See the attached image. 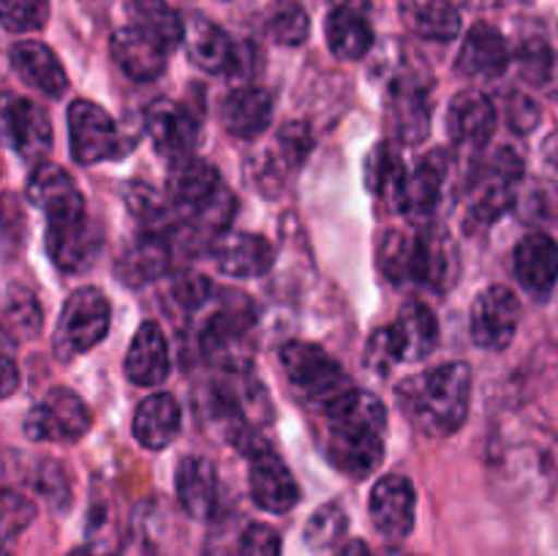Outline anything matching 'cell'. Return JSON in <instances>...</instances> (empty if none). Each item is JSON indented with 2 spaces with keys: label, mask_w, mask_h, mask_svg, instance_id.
Here are the masks:
<instances>
[{
  "label": "cell",
  "mask_w": 558,
  "mask_h": 556,
  "mask_svg": "<svg viewBox=\"0 0 558 556\" xmlns=\"http://www.w3.org/2000/svg\"><path fill=\"white\" fill-rule=\"evenodd\" d=\"M185 52L196 69L207 74H238L240 52L227 31L210 22L207 16L194 14L185 20Z\"/></svg>",
  "instance_id": "obj_17"
},
{
  "label": "cell",
  "mask_w": 558,
  "mask_h": 556,
  "mask_svg": "<svg viewBox=\"0 0 558 556\" xmlns=\"http://www.w3.org/2000/svg\"><path fill=\"white\" fill-rule=\"evenodd\" d=\"M5 556H11V554H5Z\"/></svg>",
  "instance_id": "obj_54"
},
{
  "label": "cell",
  "mask_w": 558,
  "mask_h": 556,
  "mask_svg": "<svg viewBox=\"0 0 558 556\" xmlns=\"http://www.w3.org/2000/svg\"><path fill=\"white\" fill-rule=\"evenodd\" d=\"M218 270L232 278H259L276 262L270 240L254 232H227L213 245Z\"/></svg>",
  "instance_id": "obj_24"
},
{
  "label": "cell",
  "mask_w": 558,
  "mask_h": 556,
  "mask_svg": "<svg viewBox=\"0 0 558 556\" xmlns=\"http://www.w3.org/2000/svg\"><path fill=\"white\" fill-rule=\"evenodd\" d=\"M327 418L325 456L341 474L363 480L385 461L387 409L374 392L354 390Z\"/></svg>",
  "instance_id": "obj_2"
},
{
  "label": "cell",
  "mask_w": 558,
  "mask_h": 556,
  "mask_svg": "<svg viewBox=\"0 0 558 556\" xmlns=\"http://www.w3.org/2000/svg\"><path fill=\"white\" fill-rule=\"evenodd\" d=\"M407 167H403L401 156H398L396 147H390L387 142L376 145L371 150V156L365 158V185L374 194V200L381 207H392V210H401V196L403 185H407Z\"/></svg>",
  "instance_id": "obj_33"
},
{
  "label": "cell",
  "mask_w": 558,
  "mask_h": 556,
  "mask_svg": "<svg viewBox=\"0 0 558 556\" xmlns=\"http://www.w3.org/2000/svg\"><path fill=\"white\" fill-rule=\"evenodd\" d=\"M41 305L31 289L11 283L5 289V333H16L20 338H36L41 333Z\"/></svg>",
  "instance_id": "obj_38"
},
{
  "label": "cell",
  "mask_w": 558,
  "mask_h": 556,
  "mask_svg": "<svg viewBox=\"0 0 558 556\" xmlns=\"http://www.w3.org/2000/svg\"><path fill=\"white\" fill-rule=\"evenodd\" d=\"M27 200L44 210L47 218H63L85 213V200L76 189L74 178L58 164H38L27 180Z\"/></svg>",
  "instance_id": "obj_26"
},
{
  "label": "cell",
  "mask_w": 558,
  "mask_h": 556,
  "mask_svg": "<svg viewBox=\"0 0 558 556\" xmlns=\"http://www.w3.org/2000/svg\"><path fill=\"white\" fill-rule=\"evenodd\" d=\"M281 365L294 390L305 398L308 407H314L322 414H330L357 390V385L341 368V363L316 343H287L281 349Z\"/></svg>",
  "instance_id": "obj_3"
},
{
  "label": "cell",
  "mask_w": 558,
  "mask_h": 556,
  "mask_svg": "<svg viewBox=\"0 0 558 556\" xmlns=\"http://www.w3.org/2000/svg\"><path fill=\"white\" fill-rule=\"evenodd\" d=\"M539 104L526 93H510L505 101V120L515 134H532L539 125Z\"/></svg>",
  "instance_id": "obj_45"
},
{
  "label": "cell",
  "mask_w": 558,
  "mask_h": 556,
  "mask_svg": "<svg viewBox=\"0 0 558 556\" xmlns=\"http://www.w3.org/2000/svg\"><path fill=\"white\" fill-rule=\"evenodd\" d=\"M447 169H450V158L445 150L420 158L414 172H409L407 185H403L401 210L398 213H403L417 227H430L436 207H439L441 189H445Z\"/></svg>",
  "instance_id": "obj_15"
},
{
  "label": "cell",
  "mask_w": 558,
  "mask_h": 556,
  "mask_svg": "<svg viewBox=\"0 0 558 556\" xmlns=\"http://www.w3.org/2000/svg\"><path fill=\"white\" fill-rule=\"evenodd\" d=\"M221 189V178L213 169V164L194 156L174 161L172 172L167 178V196L174 210L180 213H191L196 207L207 205Z\"/></svg>",
  "instance_id": "obj_27"
},
{
  "label": "cell",
  "mask_w": 558,
  "mask_h": 556,
  "mask_svg": "<svg viewBox=\"0 0 558 556\" xmlns=\"http://www.w3.org/2000/svg\"><path fill=\"white\" fill-rule=\"evenodd\" d=\"M169 267V243L167 234L145 232L123 256L118 259L120 281L129 287H142L147 281H156Z\"/></svg>",
  "instance_id": "obj_34"
},
{
  "label": "cell",
  "mask_w": 558,
  "mask_h": 556,
  "mask_svg": "<svg viewBox=\"0 0 558 556\" xmlns=\"http://www.w3.org/2000/svg\"><path fill=\"white\" fill-rule=\"evenodd\" d=\"M210 294H213L210 281L202 276H183L178 283H174V298H178L185 309H199Z\"/></svg>",
  "instance_id": "obj_49"
},
{
  "label": "cell",
  "mask_w": 558,
  "mask_h": 556,
  "mask_svg": "<svg viewBox=\"0 0 558 556\" xmlns=\"http://www.w3.org/2000/svg\"><path fill=\"white\" fill-rule=\"evenodd\" d=\"M101 229L85 213L47 218V251L54 267L63 273H85L101 254Z\"/></svg>",
  "instance_id": "obj_8"
},
{
  "label": "cell",
  "mask_w": 558,
  "mask_h": 556,
  "mask_svg": "<svg viewBox=\"0 0 558 556\" xmlns=\"http://www.w3.org/2000/svg\"><path fill=\"white\" fill-rule=\"evenodd\" d=\"M425 232V287L430 292H447L456 283L461 262L458 245L445 227H423Z\"/></svg>",
  "instance_id": "obj_36"
},
{
  "label": "cell",
  "mask_w": 558,
  "mask_h": 556,
  "mask_svg": "<svg viewBox=\"0 0 558 556\" xmlns=\"http://www.w3.org/2000/svg\"><path fill=\"white\" fill-rule=\"evenodd\" d=\"M368 512L374 518V527L387 540L409 537L414 529V512H417V491L403 474H387L371 491Z\"/></svg>",
  "instance_id": "obj_12"
},
{
  "label": "cell",
  "mask_w": 558,
  "mask_h": 556,
  "mask_svg": "<svg viewBox=\"0 0 558 556\" xmlns=\"http://www.w3.org/2000/svg\"><path fill=\"white\" fill-rule=\"evenodd\" d=\"M9 60L14 74L47 98H63L69 90V74L47 44L16 41L11 47Z\"/></svg>",
  "instance_id": "obj_23"
},
{
  "label": "cell",
  "mask_w": 558,
  "mask_h": 556,
  "mask_svg": "<svg viewBox=\"0 0 558 556\" xmlns=\"http://www.w3.org/2000/svg\"><path fill=\"white\" fill-rule=\"evenodd\" d=\"M36 518V505H33L27 496L16 494V491L5 488L3 494V529L5 537H16L22 529H27V523Z\"/></svg>",
  "instance_id": "obj_47"
},
{
  "label": "cell",
  "mask_w": 558,
  "mask_h": 556,
  "mask_svg": "<svg viewBox=\"0 0 558 556\" xmlns=\"http://www.w3.org/2000/svg\"><path fill=\"white\" fill-rule=\"evenodd\" d=\"M36 485L54 507L69 505V478H65V469L58 461H44L36 472Z\"/></svg>",
  "instance_id": "obj_48"
},
{
  "label": "cell",
  "mask_w": 558,
  "mask_h": 556,
  "mask_svg": "<svg viewBox=\"0 0 558 556\" xmlns=\"http://www.w3.org/2000/svg\"><path fill=\"white\" fill-rule=\"evenodd\" d=\"M523 178V161L518 158L515 150L505 147L490 158L488 174L480 180L477 191L472 196V205L466 213V229L477 232V229H488L490 223L499 221L512 205L515 196L518 180Z\"/></svg>",
  "instance_id": "obj_7"
},
{
  "label": "cell",
  "mask_w": 558,
  "mask_h": 556,
  "mask_svg": "<svg viewBox=\"0 0 558 556\" xmlns=\"http://www.w3.org/2000/svg\"><path fill=\"white\" fill-rule=\"evenodd\" d=\"M308 11L294 0H276L267 11V36L283 47H300L308 38Z\"/></svg>",
  "instance_id": "obj_37"
},
{
  "label": "cell",
  "mask_w": 558,
  "mask_h": 556,
  "mask_svg": "<svg viewBox=\"0 0 558 556\" xmlns=\"http://www.w3.org/2000/svg\"><path fill=\"white\" fill-rule=\"evenodd\" d=\"M327 47L338 60H360L374 47V25H371L365 0H336L325 22Z\"/></svg>",
  "instance_id": "obj_16"
},
{
  "label": "cell",
  "mask_w": 558,
  "mask_h": 556,
  "mask_svg": "<svg viewBox=\"0 0 558 556\" xmlns=\"http://www.w3.org/2000/svg\"><path fill=\"white\" fill-rule=\"evenodd\" d=\"M403 418L425 436H452L469 418L472 371L466 363H445L423 374L407 376L396 387Z\"/></svg>",
  "instance_id": "obj_1"
},
{
  "label": "cell",
  "mask_w": 558,
  "mask_h": 556,
  "mask_svg": "<svg viewBox=\"0 0 558 556\" xmlns=\"http://www.w3.org/2000/svg\"><path fill=\"white\" fill-rule=\"evenodd\" d=\"M125 11H129V25H136L156 36L169 52L183 44L185 22L180 20V14L167 0H129Z\"/></svg>",
  "instance_id": "obj_35"
},
{
  "label": "cell",
  "mask_w": 558,
  "mask_h": 556,
  "mask_svg": "<svg viewBox=\"0 0 558 556\" xmlns=\"http://www.w3.org/2000/svg\"><path fill=\"white\" fill-rule=\"evenodd\" d=\"M109 319H112V309H109V300L101 289H74L63 303L58 327H54V358L60 363H69V360L90 352L109 333Z\"/></svg>",
  "instance_id": "obj_4"
},
{
  "label": "cell",
  "mask_w": 558,
  "mask_h": 556,
  "mask_svg": "<svg viewBox=\"0 0 558 556\" xmlns=\"http://www.w3.org/2000/svg\"><path fill=\"white\" fill-rule=\"evenodd\" d=\"M510 60L512 55L507 47V38L488 22H477L463 38L456 71H461L469 80H499Z\"/></svg>",
  "instance_id": "obj_21"
},
{
  "label": "cell",
  "mask_w": 558,
  "mask_h": 556,
  "mask_svg": "<svg viewBox=\"0 0 558 556\" xmlns=\"http://www.w3.org/2000/svg\"><path fill=\"white\" fill-rule=\"evenodd\" d=\"M174 483H178V499L183 510L191 518H207L216 516L218 507V474L207 458L202 456H185L180 458L178 472H174Z\"/></svg>",
  "instance_id": "obj_28"
},
{
  "label": "cell",
  "mask_w": 558,
  "mask_h": 556,
  "mask_svg": "<svg viewBox=\"0 0 558 556\" xmlns=\"http://www.w3.org/2000/svg\"><path fill=\"white\" fill-rule=\"evenodd\" d=\"M336 556H371V551L363 540H347V543H341V548L336 551Z\"/></svg>",
  "instance_id": "obj_52"
},
{
  "label": "cell",
  "mask_w": 558,
  "mask_h": 556,
  "mask_svg": "<svg viewBox=\"0 0 558 556\" xmlns=\"http://www.w3.org/2000/svg\"><path fill=\"white\" fill-rule=\"evenodd\" d=\"M447 131L458 147L483 150L496 131V107L485 93L463 90L447 109Z\"/></svg>",
  "instance_id": "obj_20"
},
{
  "label": "cell",
  "mask_w": 558,
  "mask_h": 556,
  "mask_svg": "<svg viewBox=\"0 0 558 556\" xmlns=\"http://www.w3.org/2000/svg\"><path fill=\"white\" fill-rule=\"evenodd\" d=\"M343 532H347V512L336 501H330L311 516L308 527H305V543L314 551H325L336 545L343 537Z\"/></svg>",
  "instance_id": "obj_39"
},
{
  "label": "cell",
  "mask_w": 558,
  "mask_h": 556,
  "mask_svg": "<svg viewBox=\"0 0 558 556\" xmlns=\"http://www.w3.org/2000/svg\"><path fill=\"white\" fill-rule=\"evenodd\" d=\"M221 123L238 140H256L272 123V98L262 87H238L223 98Z\"/></svg>",
  "instance_id": "obj_29"
},
{
  "label": "cell",
  "mask_w": 558,
  "mask_h": 556,
  "mask_svg": "<svg viewBox=\"0 0 558 556\" xmlns=\"http://www.w3.org/2000/svg\"><path fill=\"white\" fill-rule=\"evenodd\" d=\"M401 360H403L401 341H398V333L392 325L379 327V330L368 338V343H365L363 363L365 368L374 371V374L387 376L398 363H401Z\"/></svg>",
  "instance_id": "obj_41"
},
{
  "label": "cell",
  "mask_w": 558,
  "mask_h": 556,
  "mask_svg": "<svg viewBox=\"0 0 558 556\" xmlns=\"http://www.w3.org/2000/svg\"><path fill=\"white\" fill-rule=\"evenodd\" d=\"M180 431V407L169 392H153L134 414V436L147 450H163Z\"/></svg>",
  "instance_id": "obj_31"
},
{
  "label": "cell",
  "mask_w": 558,
  "mask_h": 556,
  "mask_svg": "<svg viewBox=\"0 0 558 556\" xmlns=\"http://www.w3.org/2000/svg\"><path fill=\"white\" fill-rule=\"evenodd\" d=\"M69 136L71 156L82 167H93L114 156V147L120 145V134L109 112H104L98 104L76 98L69 107Z\"/></svg>",
  "instance_id": "obj_10"
},
{
  "label": "cell",
  "mask_w": 558,
  "mask_h": 556,
  "mask_svg": "<svg viewBox=\"0 0 558 556\" xmlns=\"http://www.w3.org/2000/svg\"><path fill=\"white\" fill-rule=\"evenodd\" d=\"M49 20V0H3V27L9 33L41 31Z\"/></svg>",
  "instance_id": "obj_42"
},
{
  "label": "cell",
  "mask_w": 558,
  "mask_h": 556,
  "mask_svg": "<svg viewBox=\"0 0 558 556\" xmlns=\"http://www.w3.org/2000/svg\"><path fill=\"white\" fill-rule=\"evenodd\" d=\"M125 200H129L131 213L145 223L147 232L163 234V227L169 223V213H167V205H163L158 196H153L150 189H145V185H131Z\"/></svg>",
  "instance_id": "obj_44"
},
{
  "label": "cell",
  "mask_w": 558,
  "mask_h": 556,
  "mask_svg": "<svg viewBox=\"0 0 558 556\" xmlns=\"http://www.w3.org/2000/svg\"><path fill=\"white\" fill-rule=\"evenodd\" d=\"M515 63L521 69L523 80H529L532 85H543L550 76V69H554V49L545 38L526 36L518 44Z\"/></svg>",
  "instance_id": "obj_40"
},
{
  "label": "cell",
  "mask_w": 558,
  "mask_h": 556,
  "mask_svg": "<svg viewBox=\"0 0 558 556\" xmlns=\"http://www.w3.org/2000/svg\"><path fill=\"white\" fill-rule=\"evenodd\" d=\"M387 120L396 140L420 145L430 131V82L414 71H401L387 82Z\"/></svg>",
  "instance_id": "obj_6"
},
{
  "label": "cell",
  "mask_w": 558,
  "mask_h": 556,
  "mask_svg": "<svg viewBox=\"0 0 558 556\" xmlns=\"http://www.w3.org/2000/svg\"><path fill=\"white\" fill-rule=\"evenodd\" d=\"M409 33L425 41H456L461 33V14L450 0H401L398 3Z\"/></svg>",
  "instance_id": "obj_30"
},
{
  "label": "cell",
  "mask_w": 558,
  "mask_h": 556,
  "mask_svg": "<svg viewBox=\"0 0 558 556\" xmlns=\"http://www.w3.org/2000/svg\"><path fill=\"white\" fill-rule=\"evenodd\" d=\"M69 556H114V554H107V551H96V548H90V545H87V548L71 551Z\"/></svg>",
  "instance_id": "obj_53"
},
{
  "label": "cell",
  "mask_w": 558,
  "mask_h": 556,
  "mask_svg": "<svg viewBox=\"0 0 558 556\" xmlns=\"http://www.w3.org/2000/svg\"><path fill=\"white\" fill-rule=\"evenodd\" d=\"M518 322H521V300H518V294L510 287L494 283V287L483 289L474 298L469 333H472V341L480 349L501 352L515 338Z\"/></svg>",
  "instance_id": "obj_9"
},
{
  "label": "cell",
  "mask_w": 558,
  "mask_h": 556,
  "mask_svg": "<svg viewBox=\"0 0 558 556\" xmlns=\"http://www.w3.org/2000/svg\"><path fill=\"white\" fill-rule=\"evenodd\" d=\"M5 140L11 150L25 161H41L52 150V123L36 101L22 96H5L3 104Z\"/></svg>",
  "instance_id": "obj_11"
},
{
  "label": "cell",
  "mask_w": 558,
  "mask_h": 556,
  "mask_svg": "<svg viewBox=\"0 0 558 556\" xmlns=\"http://www.w3.org/2000/svg\"><path fill=\"white\" fill-rule=\"evenodd\" d=\"M93 418L76 392L52 387L25 418V436L33 442H80L90 431Z\"/></svg>",
  "instance_id": "obj_5"
},
{
  "label": "cell",
  "mask_w": 558,
  "mask_h": 556,
  "mask_svg": "<svg viewBox=\"0 0 558 556\" xmlns=\"http://www.w3.org/2000/svg\"><path fill=\"white\" fill-rule=\"evenodd\" d=\"M145 125L153 140V147L163 158H172V161L189 158L196 140H199V123H196L194 114L185 107H180V104L167 101V98H161V101H156L147 109Z\"/></svg>",
  "instance_id": "obj_18"
},
{
  "label": "cell",
  "mask_w": 558,
  "mask_h": 556,
  "mask_svg": "<svg viewBox=\"0 0 558 556\" xmlns=\"http://www.w3.org/2000/svg\"><path fill=\"white\" fill-rule=\"evenodd\" d=\"M543 161L548 164L550 172L558 174V131H554V134L543 142Z\"/></svg>",
  "instance_id": "obj_51"
},
{
  "label": "cell",
  "mask_w": 558,
  "mask_h": 556,
  "mask_svg": "<svg viewBox=\"0 0 558 556\" xmlns=\"http://www.w3.org/2000/svg\"><path fill=\"white\" fill-rule=\"evenodd\" d=\"M125 376L140 387H158L169 376V341L158 322H142L125 352Z\"/></svg>",
  "instance_id": "obj_25"
},
{
  "label": "cell",
  "mask_w": 558,
  "mask_h": 556,
  "mask_svg": "<svg viewBox=\"0 0 558 556\" xmlns=\"http://www.w3.org/2000/svg\"><path fill=\"white\" fill-rule=\"evenodd\" d=\"M16 385H20V371H16V363H14V358H11V352H5V358H3V396L9 398L11 392L16 390Z\"/></svg>",
  "instance_id": "obj_50"
},
{
  "label": "cell",
  "mask_w": 558,
  "mask_h": 556,
  "mask_svg": "<svg viewBox=\"0 0 558 556\" xmlns=\"http://www.w3.org/2000/svg\"><path fill=\"white\" fill-rule=\"evenodd\" d=\"M248 458V485L256 507H262V510L267 512H276V516L292 510L300 501V488L287 463H283L267 445L262 447V450L251 452Z\"/></svg>",
  "instance_id": "obj_13"
},
{
  "label": "cell",
  "mask_w": 558,
  "mask_h": 556,
  "mask_svg": "<svg viewBox=\"0 0 558 556\" xmlns=\"http://www.w3.org/2000/svg\"><path fill=\"white\" fill-rule=\"evenodd\" d=\"M392 327H396L398 341H401L403 360H409V363L425 360L434 352L436 343H439V322H436V314L428 305L420 303V300L403 303Z\"/></svg>",
  "instance_id": "obj_32"
},
{
  "label": "cell",
  "mask_w": 558,
  "mask_h": 556,
  "mask_svg": "<svg viewBox=\"0 0 558 556\" xmlns=\"http://www.w3.org/2000/svg\"><path fill=\"white\" fill-rule=\"evenodd\" d=\"M109 52L118 69L134 82H153L167 69L169 49L136 25H123L109 38Z\"/></svg>",
  "instance_id": "obj_14"
},
{
  "label": "cell",
  "mask_w": 558,
  "mask_h": 556,
  "mask_svg": "<svg viewBox=\"0 0 558 556\" xmlns=\"http://www.w3.org/2000/svg\"><path fill=\"white\" fill-rule=\"evenodd\" d=\"M512 270L532 298L545 300L558 283V243L545 232L526 234L515 245Z\"/></svg>",
  "instance_id": "obj_19"
},
{
  "label": "cell",
  "mask_w": 558,
  "mask_h": 556,
  "mask_svg": "<svg viewBox=\"0 0 558 556\" xmlns=\"http://www.w3.org/2000/svg\"><path fill=\"white\" fill-rule=\"evenodd\" d=\"M278 169H294L311 156V147H314V136H311V129L305 123H289L283 125L281 134H278Z\"/></svg>",
  "instance_id": "obj_43"
},
{
  "label": "cell",
  "mask_w": 558,
  "mask_h": 556,
  "mask_svg": "<svg viewBox=\"0 0 558 556\" xmlns=\"http://www.w3.org/2000/svg\"><path fill=\"white\" fill-rule=\"evenodd\" d=\"M379 270L392 287H425V234L390 229L379 240Z\"/></svg>",
  "instance_id": "obj_22"
},
{
  "label": "cell",
  "mask_w": 558,
  "mask_h": 556,
  "mask_svg": "<svg viewBox=\"0 0 558 556\" xmlns=\"http://www.w3.org/2000/svg\"><path fill=\"white\" fill-rule=\"evenodd\" d=\"M240 556H281V537L267 523H251L240 537Z\"/></svg>",
  "instance_id": "obj_46"
}]
</instances>
